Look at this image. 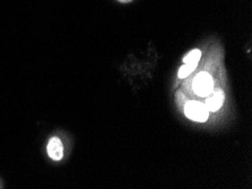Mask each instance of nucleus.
Listing matches in <instances>:
<instances>
[{"label": "nucleus", "mask_w": 252, "mask_h": 189, "mask_svg": "<svg viewBox=\"0 0 252 189\" xmlns=\"http://www.w3.org/2000/svg\"><path fill=\"white\" fill-rule=\"evenodd\" d=\"M185 113L193 121L204 122L208 119L209 110L204 103L198 101H189L185 107Z\"/></svg>", "instance_id": "obj_1"}, {"label": "nucleus", "mask_w": 252, "mask_h": 189, "mask_svg": "<svg viewBox=\"0 0 252 189\" xmlns=\"http://www.w3.org/2000/svg\"><path fill=\"white\" fill-rule=\"evenodd\" d=\"M192 87L194 93L199 96H208L213 93L214 82L212 76L208 73H200L194 77Z\"/></svg>", "instance_id": "obj_2"}, {"label": "nucleus", "mask_w": 252, "mask_h": 189, "mask_svg": "<svg viewBox=\"0 0 252 189\" xmlns=\"http://www.w3.org/2000/svg\"><path fill=\"white\" fill-rule=\"evenodd\" d=\"M48 154L55 161H59L63 157V146L58 137H52L49 141Z\"/></svg>", "instance_id": "obj_3"}, {"label": "nucleus", "mask_w": 252, "mask_h": 189, "mask_svg": "<svg viewBox=\"0 0 252 189\" xmlns=\"http://www.w3.org/2000/svg\"><path fill=\"white\" fill-rule=\"evenodd\" d=\"M225 95L223 91H217L215 93H213L209 98L206 100V104L205 106L207 107V109L209 111H217L222 107V104L224 102Z\"/></svg>", "instance_id": "obj_4"}, {"label": "nucleus", "mask_w": 252, "mask_h": 189, "mask_svg": "<svg viewBox=\"0 0 252 189\" xmlns=\"http://www.w3.org/2000/svg\"><path fill=\"white\" fill-rule=\"evenodd\" d=\"M200 57H201L200 50L194 49L183 58V61H185V64H188V65H197L198 61L200 60Z\"/></svg>", "instance_id": "obj_5"}, {"label": "nucleus", "mask_w": 252, "mask_h": 189, "mask_svg": "<svg viewBox=\"0 0 252 189\" xmlns=\"http://www.w3.org/2000/svg\"><path fill=\"white\" fill-rule=\"evenodd\" d=\"M197 65H188V64H185V66H182L180 69H179V73H178V76L179 78H186L187 76H189L191 73L196 69Z\"/></svg>", "instance_id": "obj_6"}, {"label": "nucleus", "mask_w": 252, "mask_h": 189, "mask_svg": "<svg viewBox=\"0 0 252 189\" xmlns=\"http://www.w3.org/2000/svg\"><path fill=\"white\" fill-rule=\"evenodd\" d=\"M118 1H120V2H130V1H132V0H118Z\"/></svg>", "instance_id": "obj_7"}]
</instances>
